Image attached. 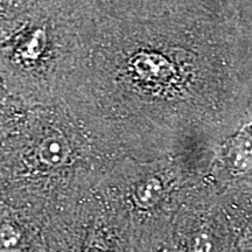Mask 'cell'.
<instances>
[{"label":"cell","mask_w":252,"mask_h":252,"mask_svg":"<svg viewBox=\"0 0 252 252\" xmlns=\"http://www.w3.org/2000/svg\"><path fill=\"white\" fill-rule=\"evenodd\" d=\"M71 156V147L62 134L49 135L37 147V157L45 165L59 168L67 165Z\"/></svg>","instance_id":"obj_1"},{"label":"cell","mask_w":252,"mask_h":252,"mask_svg":"<svg viewBox=\"0 0 252 252\" xmlns=\"http://www.w3.org/2000/svg\"><path fill=\"white\" fill-rule=\"evenodd\" d=\"M163 195L162 182L158 178H150L135 187L133 201L141 209H151L161 201Z\"/></svg>","instance_id":"obj_2"},{"label":"cell","mask_w":252,"mask_h":252,"mask_svg":"<svg viewBox=\"0 0 252 252\" xmlns=\"http://www.w3.org/2000/svg\"><path fill=\"white\" fill-rule=\"evenodd\" d=\"M232 165L237 171L245 172L252 167V137L242 134L236 139L231 152Z\"/></svg>","instance_id":"obj_3"},{"label":"cell","mask_w":252,"mask_h":252,"mask_svg":"<svg viewBox=\"0 0 252 252\" xmlns=\"http://www.w3.org/2000/svg\"><path fill=\"white\" fill-rule=\"evenodd\" d=\"M47 46V34L43 30H36L28 36L26 42L24 43L20 49V55L24 59L31 60H37L42 55L43 50H45Z\"/></svg>","instance_id":"obj_4"},{"label":"cell","mask_w":252,"mask_h":252,"mask_svg":"<svg viewBox=\"0 0 252 252\" xmlns=\"http://www.w3.org/2000/svg\"><path fill=\"white\" fill-rule=\"evenodd\" d=\"M23 245V235L12 223L0 225V252H19Z\"/></svg>","instance_id":"obj_5"},{"label":"cell","mask_w":252,"mask_h":252,"mask_svg":"<svg viewBox=\"0 0 252 252\" xmlns=\"http://www.w3.org/2000/svg\"><path fill=\"white\" fill-rule=\"evenodd\" d=\"M189 252H215V238L206 228L195 231L188 242Z\"/></svg>","instance_id":"obj_6"},{"label":"cell","mask_w":252,"mask_h":252,"mask_svg":"<svg viewBox=\"0 0 252 252\" xmlns=\"http://www.w3.org/2000/svg\"><path fill=\"white\" fill-rule=\"evenodd\" d=\"M239 252H251V251H248V250H243V249H242V250H241V251H239Z\"/></svg>","instance_id":"obj_7"}]
</instances>
